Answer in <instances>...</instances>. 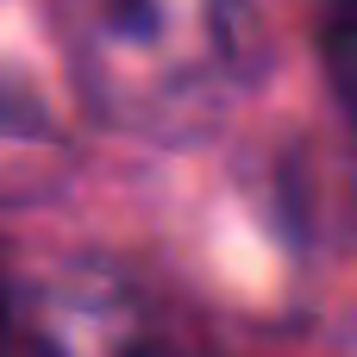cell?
Instances as JSON below:
<instances>
[{"instance_id":"7a4b0ae2","label":"cell","mask_w":357,"mask_h":357,"mask_svg":"<svg viewBox=\"0 0 357 357\" xmlns=\"http://www.w3.org/2000/svg\"><path fill=\"white\" fill-rule=\"evenodd\" d=\"M31 357H188L163 314L113 270H69L44 289Z\"/></svg>"},{"instance_id":"6da1fadb","label":"cell","mask_w":357,"mask_h":357,"mask_svg":"<svg viewBox=\"0 0 357 357\" xmlns=\"http://www.w3.org/2000/svg\"><path fill=\"white\" fill-rule=\"evenodd\" d=\"M82 100L132 138H195L251 82V0H56Z\"/></svg>"},{"instance_id":"3957f363","label":"cell","mask_w":357,"mask_h":357,"mask_svg":"<svg viewBox=\"0 0 357 357\" xmlns=\"http://www.w3.org/2000/svg\"><path fill=\"white\" fill-rule=\"evenodd\" d=\"M307 13H314L320 75H326L339 113L351 119V132H357V0H307Z\"/></svg>"},{"instance_id":"277c9868","label":"cell","mask_w":357,"mask_h":357,"mask_svg":"<svg viewBox=\"0 0 357 357\" xmlns=\"http://www.w3.org/2000/svg\"><path fill=\"white\" fill-rule=\"evenodd\" d=\"M0 357H31V339H19V320H13L6 289H0Z\"/></svg>"}]
</instances>
